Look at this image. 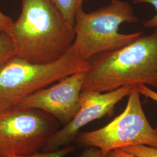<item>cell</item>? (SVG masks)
Listing matches in <instances>:
<instances>
[{
  "mask_svg": "<svg viewBox=\"0 0 157 157\" xmlns=\"http://www.w3.org/2000/svg\"><path fill=\"white\" fill-rule=\"evenodd\" d=\"M21 12L8 32L15 56L34 63L58 59L72 47V25L53 0H21Z\"/></svg>",
  "mask_w": 157,
  "mask_h": 157,
  "instance_id": "1",
  "label": "cell"
},
{
  "mask_svg": "<svg viewBox=\"0 0 157 157\" xmlns=\"http://www.w3.org/2000/svg\"><path fill=\"white\" fill-rule=\"evenodd\" d=\"M87 60L72 47L58 59L34 63L14 56L0 66V113L16 106L29 95L73 73L87 71Z\"/></svg>",
  "mask_w": 157,
  "mask_h": 157,
  "instance_id": "4",
  "label": "cell"
},
{
  "mask_svg": "<svg viewBox=\"0 0 157 157\" xmlns=\"http://www.w3.org/2000/svg\"><path fill=\"white\" fill-rule=\"evenodd\" d=\"M86 71L73 73L57 84L29 95L16 106L41 110L53 116L62 124L73 119L80 108V95Z\"/></svg>",
  "mask_w": 157,
  "mask_h": 157,
  "instance_id": "8",
  "label": "cell"
},
{
  "mask_svg": "<svg viewBox=\"0 0 157 157\" xmlns=\"http://www.w3.org/2000/svg\"><path fill=\"white\" fill-rule=\"evenodd\" d=\"M78 157H102L100 150L94 147H87Z\"/></svg>",
  "mask_w": 157,
  "mask_h": 157,
  "instance_id": "16",
  "label": "cell"
},
{
  "mask_svg": "<svg viewBox=\"0 0 157 157\" xmlns=\"http://www.w3.org/2000/svg\"><path fill=\"white\" fill-rule=\"evenodd\" d=\"M134 3H144V4H149L154 6L156 11V13L154 17L151 19L146 21L144 23V26L145 28H157V0H135Z\"/></svg>",
  "mask_w": 157,
  "mask_h": 157,
  "instance_id": "13",
  "label": "cell"
},
{
  "mask_svg": "<svg viewBox=\"0 0 157 157\" xmlns=\"http://www.w3.org/2000/svg\"><path fill=\"white\" fill-rule=\"evenodd\" d=\"M75 147L67 146L52 152H37L28 156H14L12 157H65L71 152L74 151Z\"/></svg>",
  "mask_w": 157,
  "mask_h": 157,
  "instance_id": "12",
  "label": "cell"
},
{
  "mask_svg": "<svg viewBox=\"0 0 157 157\" xmlns=\"http://www.w3.org/2000/svg\"><path fill=\"white\" fill-rule=\"evenodd\" d=\"M84 0H53L62 15L71 25L74 26L75 17L78 10L82 8Z\"/></svg>",
  "mask_w": 157,
  "mask_h": 157,
  "instance_id": "9",
  "label": "cell"
},
{
  "mask_svg": "<svg viewBox=\"0 0 157 157\" xmlns=\"http://www.w3.org/2000/svg\"><path fill=\"white\" fill-rule=\"evenodd\" d=\"M13 22L11 17L6 15L0 11V32L8 33Z\"/></svg>",
  "mask_w": 157,
  "mask_h": 157,
  "instance_id": "15",
  "label": "cell"
},
{
  "mask_svg": "<svg viewBox=\"0 0 157 157\" xmlns=\"http://www.w3.org/2000/svg\"><path fill=\"white\" fill-rule=\"evenodd\" d=\"M15 56L11 39L8 34L0 32V66Z\"/></svg>",
  "mask_w": 157,
  "mask_h": 157,
  "instance_id": "10",
  "label": "cell"
},
{
  "mask_svg": "<svg viewBox=\"0 0 157 157\" xmlns=\"http://www.w3.org/2000/svg\"><path fill=\"white\" fill-rule=\"evenodd\" d=\"M133 86H124L105 93L82 90L80 108L75 117L48 140L42 152H52L69 146L79 130L105 116H112L119 102L130 93Z\"/></svg>",
  "mask_w": 157,
  "mask_h": 157,
  "instance_id": "7",
  "label": "cell"
},
{
  "mask_svg": "<svg viewBox=\"0 0 157 157\" xmlns=\"http://www.w3.org/2000/svg\"><path fill=\"white\" fill-rule=\"evenodd\" d=\"M60 124L50 114L37 109L13 107L0 113V157L39 152Z\"/></svg>",
  "mask_w": 157,
  "mask_h": 157,
  "instance_id": "6",
  "label": "cell"
},
{
  "mask_svg": "<svg viewBox=\"0 0 157 157\" xmlns=\"http://www.w3.org/2000/svg\"><path fill=\"white\" fill-rule=\"evenodd\" d=\"M121 149L136 157H157V148L150 146H129Z\"/></svg>",
  "mask_w": 157,
  "mask_h": 157,
  "instance_id": "11",
  "label": "cell"
},
{
  "mask_svg": "<svg viewBox=\"0 0 157 157\" xmlns=\"http://www.w3.org/2000/svg\"><path fill=\"white\" fill-rule=\"evenodd\" d=\"M104 157H136L129 152L124 151L121 148H117L109 152Z\"/></svg>",
  "mask_w": 157,
  "mask_h": 157,
  "instance_id": "17",
  "label": "cell"
},
{
  "mask_svg": "<svg viewBox=\"0 0 157 157\" xmlns=\"http://www.w3.org/2000/svg\"><path fill=\"white\" fill-rule=\"evenodd\" d=\"M137 89L141 95L151 99L157 103V92L152 90L148 86L144 84H140L137 86ZM155 130L157 132V124L155 127Z\"/></svg>",
  "mask_w": 157,
  "mask_h": 157,
  "instance_id": "14",
  "label": "cell"
},
{
  "mask_svg": "<svg viewBox=\"0 0 157 157\" xmlns=\"http://www.w3.org/2000/svg\"><path fill=\"white\" fill-rule=\"evenodd\" d=\"M138 21L132 6L122 0H112L107 6L90 12H86L81 8L75 17V36L72 48L84 60L122 48L138 39L143 32L120 33L119 26L124 23Z\"/></svg>",
  "mask_w": 157,
  "mask_h": 157,
  "instance_id": "3",
  "label": "cell"
},
{
  "mask_svg": "<svg viewBox=\"0 0 157 157\" xmlns=\"http://www.w3.org/2000/svg\"><path fill=\"white\" fill-rule=\"evenodd\" d=\"M78 144L94 147L102 157L109 152L129 146H150L157 148V132L146 118L137 86H133L124 111L100 129L77 135Z\"/></svg>",
  "mask_w": 157,
  "mask_h": 157,
  "instance_id": "5",
  "label": "cell"
},
{
  "mask_svg": "<svg viewBox=\"0 0 157 157\" xmlns=\"http://www.w3.org/2000/svg\"><path fill=\"white\" fill-rule=\"evenodd\" d=\"M87 61L82 90L104 93L140 84L157 87V28L122 48Z\"/></svg>",
  "mask_w": 157,
  "mask_h": 157,
  "instance_id": "2",
  "label": "cell"
}]
</instances>
